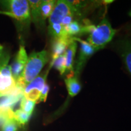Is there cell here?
<instances>
[{
  "instance_id": "cell-23",
  "label": "cell",
  "mask_w": 131,
  "mask_h": 131,
  "mask_svg": "<svg viewBox=\"0 0 131 131\" xmlns=\"http://www.w3.org/2000/svg\"><path fill=\"white\" fill-rule=\"evenodd\" d=\"M49 92V86L46 83V84H45V87H44L42 91H41V92L40 98H39L37 103L41 102V101H44V102L46 101V100L47 99V95H48Z\"/></svg>"
},
{
  "instance_id": "cell-14",
  "label": "cell",
  "mask_w": 131,
  "mask_h": 131,
  "mask_svg": "<svg viewBox=\"0 0 131 131\" xmlns=\"http://www.w3.org/2000/svg\"><path fill=\"white\" fill-rule=\"evenodd\" d=\"M30 7V16L34 23H41V19L40 16V5L42 1L41 0H29L28 1Z\"/></svg>"
},
{
  "instance_id": "cell-4",
  "label": "cell",
  "mask_w": 131,
  "mask_h": 131,
  "mask_svg": "<svg viewBox=\"0 0 131 131\" xmlns=\"http://www.w3.org/2000/svg\"><path fill=\"white\" fill-rule=\"evenodd\" d=\"M10 13L12 17L21 22H29L30 20V7L27 0H9L1 2Z\"/></svg>"
},
{
  "instance_id": "cell-8",
  "label": "cell",
  "mask_w": 131,
  "mask_h": 131,
  "mask_svg": "<svg viewBox=\"0 0 131 131\" xmlns=\"http://www.w3.org/2000/svg\"><path fill=\"white\" fill-rule=\"evenodd\" d=\"M28 56L26 49L24 46H21L18 52L15 57L14 61L10 65L12 76L16 81V83L22 74Z\"/></svg>"
},
{
  "instance_id": "cell-17",
  "label": "cell",
  "mask_w": 131,
  "mask_h": 131,
  "mask_svg": "<svg viewBox=\"0 0 131 131\" xmlns=\"http://www.w3.org/2000/svg\"><path fill=\"white\" fill-rule=\"evenodd\" d=\"M53 66L61 75L66 72V59L65 53L60 55L55 60L51 62L50 68Z\"/></svg>"
},
{
  "instance_id": "cell-12",
  "label": "cell",
  "mask_w": 131,
  "mask_h": 131,
  "mask_svg": "<svg viewBox=\"0 0 131 131\" xmlns=\"http://www.w3.org/2000/svg\"><path fill=\"white\" fill-rule=\"evenodd\" d=\"M77 42L73 40L65 52L66 59V72H72L73 70V60L77 49Z\"/></svg>"
},
{
  "instance_id": "cell-26",
  "label": "cell",
  "mask_w": 131,
  "mask_h": 131,
  "mask_svg": "<svg viewBox=\"0 0 131 131\" xmlns=\"http://www.w3.org/2000/svg\"><path fill=\"white\" fill-rule=\"evenodd\" d=\"M129 15L131 16V10H130V12H129Z\"/></svg>"
},
{
  "instance_id": "cell-20",
  "label": "cell",
  "mask_w": 131,
  "mask_h": 131,
  "mask_svg": "<svg viewBox=\"0 0 131 131\" xmlns=\"http://www.w3.org/2000/svg\"><path fill=\"white\" fill-rule=\"evenodd\" d=\"M35 101L30 100L27 99V98H24V96L21 100V109L24 112L27 113L29 115H32L33 111L35 108Z\"/></svg>"
},
{
  "instance_id": "cell-11",
  "label": "cell",
  "mask_w": 131,
  "mask_h": 131,
  "mask_svg": "<svg viewBox=\"0 0 131 131\" xmlns=\"http://www.w3.org/2000/svg\"><path fill=\"white\" fill-rule=\"evenodd\" d=\"M72 41L73 37L53 39L52 47V61L60 55L64 54L68 46Z\"/></svg>"
},
{
  "instance_id": "cell-1",
  "label": "cell",
  "mask_w": 131,
  "mask_h": 131,
  "mask_svg": "<svg viewBox=\"0 0 131 131\" xmlns=\"http://www.w3.org/2000/svg\"><path fill=\"white\" fill-rule=\"evenodd\" d=\"M49 59L46 50L32 52L28 57L22 74L16 81L17 87L24 90L29 83L38 76L41 70L49 61Z\"/></svg>"
},
{
  "instance_id": "cell-5",
  "label": "cell",
  "mask_w": 131,
  "mask_h": 131,
  "mask_svg": "<svg viewBox=\"0 0 131 131\" xmlns=\"http://www.w3.org/2000/svg\"><path fill=\"white\" fill-rule=\"evenodd\" d=\"M79 11L75 9L69 1H57L51 15L49 18V24H61L62 21L66 16L78 14Z\"/></svg>"
},
{
  "instance_id": "cell-13",
  "label": "cell",
  "mask_w": 131,
  "mask_h": 131,
  "mask_svg": "<svg viewBox=\"0 0 131 131\" xmlns=\"http://www.w3.org/2000/svg\"><path fill=\"white\" fill-rule=\"evenodd\" d=\"M64 82L68 94L71 97H74L80 92L81 89V86L78 81V77L73 76L66 78Z\"/></svg>"
},
{
  "instance_id": "cell-2",
  "label": "cell",
  "mask_w": 131,
  "mask_h": 131,
  "mask_svg": "<svg viewBox=\"0 0 131 131\" xmlns=\"http://www.w3.org/2000/svg\"><path fill=\"white\" fill-rule=\"evenodd\" d=\"M117 30L113 29L109 21L104 18L89 33L86 41L98 51L112 40Z\"/></svg>"
},
{
  "instance_id": "cell-15",
  "label": "cell",
  "mask_w": 131,
  "mask_h": 131,
  "mask_svg": "<svg viewBox=\"0 0 131 131\" xmlns=\"http://www.w3.org/2000/svg\"><path fill=\"white\" fill-rule=\"evenodd\" d=\"M56 1L53 0H45L42 1L40 5V16L41 21H45L51 15L55 6Z\"/></svg>"
},
{
  "instance_id": "cell-24",
  "label": "cell",
  "mask_w": 131,
  "mask_h": 131,
  "mask_svg": "<svg viewBox=\"0 0 131 131\" xmlns=\"http://www.w3.org/2000/svg\"><path fill=\"white\" fill-rule=\"evenodd\" d=\"M74 16H75L74 15H69L66 16L63 19L61 24L63 27H64V29L65 27H66L67 26L69 25L72 21H73V17H74Z\"/></svg>"
},
{
  "instance_id": "cell-9",
  "label": "cell",
  "mask_w": 131,
  "mask_h": 131,
  "mask_svg": "<svg viewBox=\"0 0 131 131\" xmlns=\"http://www.w3.org/2000/svg\"><path fill=\"white\" fill-rule=\"evenodd\" d=\"M117 46L124 66L131 75V40L124 39L119 41Z\"/></svg>"
},
{
  "instance_id": "cell-3",
  "label": "cell",
  "mask_w": 131,
  "mask_h": 131,
  "mask_svg": "<svg viewBox=\"0 0 131 131\" xmlns=\"http://www.w3.org/2000/svg\"><path fill=\"white\" fill-rule=\"evenodd\" d=\"M9 59L8 52L0 46V96L12 94L17 88L9 64Z\"/></svg>"
},
{
  "instance_id": "cell-16",
  "label": "cell",
  "mask_w": 131,
  "mask_h": 131,
  "mask_svg": "<svg viewBox=\"0 0 131 131\" xmlns=\"http://www.w3.org/2000/svg\"><path fill=\"white\" fill-rule=\"evenodd\" d=\"M49 33L53 39L64 38L70 37L67 34L64 27L61 24H52L49 25Z\"/></svg>"
},
{
  "instance_id": "cell-19",
  "label": "cell",
  "mask_w": 131,
  "mask_h": 131,
  "mask_svg": "<svg viewBox=\"0 0 131 131\" xmlns=\"http://www.w3.org/2000/svg\"><path fill=\"white\" fill-rule=\"evenodd\" d=\"M14 119L13 109L0 108V127H2L7 122Z\"/></svg>"
},
{
  "instance_id": "cell-7",
  "label": "cell",
  "mask_w": 131,
  "mask_h": 131,
  "mask_svg": "<svg viewBox=\"0 0 131 131\" xmlns=\"http://www.w3.org/2000/svg\"><path fill=\"white\" fill-rule=\"evenodd\" d=\"M73 40L75 41H78L80 44L79 55L76 62L75 72L74 73L75 76L78 77L80 72L83 69L87 60L97 50L88 43L86 41L82 40L77 37H73Z\"/></svg>"
},
{
  "instance_id": "cell-25",
  "label": "cell",
  "mask_w": 131,
  "mask_h": 131,
  "mask_svg": "<svg viewBox=\"0 0 131 131\" xmlns=\"http://www.w3.org/2000/svg\"><path fill=\"white\" fill-rule=\"evenodd\" d=\"M0 14H4V15H8L10 17H12V15H11L10 13L8 12H3V11L0 10Z\"/></svg>"
},
{
  "instance_id": "cell-6",
  "label": "cell",
  "mask_w": 131,
  "mask_h": 131,
  "mask_svg": "<svg viewBox=\"0 0 131 131\" xmlns=\"http://www.w3.org/2000/svg\"><path fill=\"white\" fill-rule=\"evenodd\" d=\"M49 69L39 75L26 86L23 90V96L27 99L35 101L37 103L41 92L46 84V80Z\"/></svg>"
},
{
  "instance_id": "cell-10",
  "label": "cell",
  "mask_w": 131,
  "mask_h": 131,
  "mask_svg": "<svg viewBox=\"0 0 131 131\" xmlns=\"http://www.w3.org/2000/svg\"><path fill=\"white\" fill-rule=\"evenodd\" d=\"M22 95H23V89L17 87L12 94L0 96V108L13 109L14 106L23 97Z\"/></svg>"
},
{
  "instance_id": "cell-18",
  "label": "cell",
  "mask_w": 131,
  "mask_h": 131,
  "mask_svg": "<svg viewBox=\"0 0 131 131\" xmlns=\"http://www.w3.org/2000/svg\"><path fill=\"white\" fill-rule=\"evenodd\" d=\"M65 30L69 37H72L73 35L83 33V26L80 25L77 21H73L69 25L65 27Z\"/></svg>"
},
{
  "instance_id": "cell-22",
  "label": "cell",
  "mask_w": 131,
  "mask_h": 131,
  "mask_svg": "<svg viewBox=\"0 0 131 131\" xmlns=\"http://www.w3.org/2000/svg\"><path fill=\"white\" fill-rule=\"evenodd\" d=\"M18 124L14 119H11L1 127L0 131H16L18 129Z\"/></svg>"
},
{
  "instance_id": "cell-21",
  "label": "cell",
  "mask_w": 131,
  "mask_h": 131,
  "mask_svg": "<svg viewBox=\"0 0 131 131\" xmlns=\"http://www.w3.org/2000/svg\"><path fill=\"white\" fill-rule=\"evenodd\" d=\"M31 115L24 112L21 109H18L14 112V119L18 124L24 125L29 122Z\"/></svg>"
}]
</instances>
